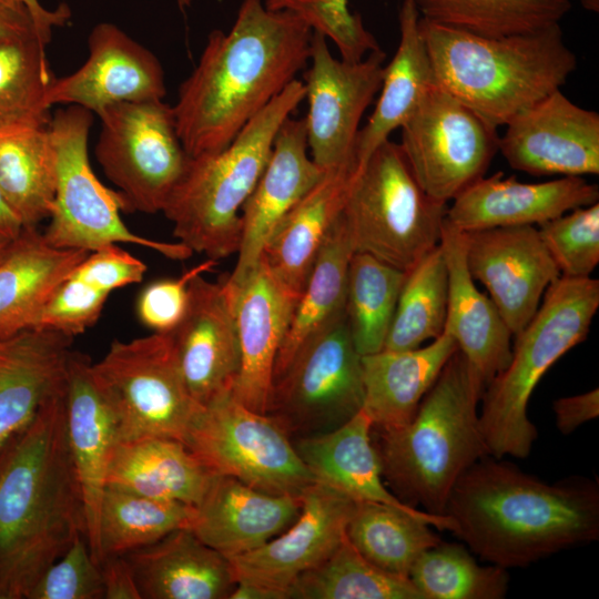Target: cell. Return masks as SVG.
<instances>
[{
  "mask_svg": "<svg viewBox=\"0 0 599 599\" xmlns=\"http://www.w3.org/2000/svg\"><path fill=\"white\" fill-rule=\"evenodd\" d=\"M420 13L412 0H404L398 13L399 43L385 65L380 95L366 125L359 130L356 155L365 164L393 131L413 114L435 84L425 41L419 29Z\"/></svg>",
  "mask_w": 599,
  "mask_h": 599,
  "instance_id": "cell-34",
  "label": "cell"
},
{
  "mask_svg": "<svg viewBox=\"0 0 599 599\" xmlns=\"http://www.w3.org/2000/svg\"><path fill=\"white\" fill-rule=\"evenodd\" d=\"M458 346L446 331L429 344L409 351H380L362 356L363 410L374 429L408 424L424 396Z\"/></svg>",
  "mask_w": 599,
  "mask_h": 599,
  "instance_id": "cell-30",
  "label": "cell"
},
{
  "mask_svg": "<svg viewBox=\"0 0 599 599\" xmlns=\"http://www.w3.org/2000/svg\"><path fill=\"white\" fill-rule=\"evenodd\" d=\"M13 240L14 238H10V237H8V236H6L3 234H0V262L6 256V254L9 251Z\"/></svg>",
  "mask_w": 599,
  "mask_h": 599,
  "instance_id": "cell-57",
  "label": "cell"
},
{
  "mask_svg": "<svg viewBox=\"0 0 599 599\" xmlns=\"http://www.w3.org/2000/svg\"><path fill=\"white\" fill-rule=\"evenodd\" d=\"M72 341L37 328L0 336V447L67 386Z\"/></svg>",
  "mask_w": 599,
  "mask_h": 599,
  "instance_id": "cell-27",
  "label": "cell"
},
{
  "mask_svg": "<svg viewBox=\"0 0 599 599\" xmlns=\"http://www.w3.org/2000/svg\"><path fill=\"white\" fill-rule=\"evenodd\" d=\"M422 599L408 577L368 561L347 536L319 565L302 573L287 599Z\"/></svg>",
  "mask_w": 599,
  "mask_h": 599,
  "instance_id": "cell-41",
  "label": "cell"
},
{
  "mask_svg": "<svg viewBox=\"0 0 599 599\" xmlns=\"http://www.w3.org/2000/svg\"><path fill=\"white\" fill-rule=\"evenodd\" d=\"M419 29L435 83L496 130L559 90L577 69L559 23L487 38L420 17Z\"/></svg>",
  "mask_w": 599,
  "mask_h": 599,
  "instance_id": "cell-4",
  "label": "cell"
},
{
  "mask_svg": "<svg viewBox=\"0 0 599 599\" xmlns=\"http://www.w3.org/2000/svg\"><path fill=\"white\" fill-rule=\"evenodd\" d=\"M27 599H104L101 569L84 534L43 571Z\"/></svg>",
  "mask_w": 599,
  "mask_h": 599,
  "instance_id": "cell-47",
  "label": "cell"
},
{
  "mask_svg": "<svg viewBox=\"0 0 599 599\" xmlns=\"http://www.w3.org/2000/svg\"><path fill=\"white\" fill-rule=\"evenodd\" d=\"M92 113L78 105L58 110L50 121L57 154V181L47 241L62 248L94 251L109 244H135L172 260L193 252L181 242L170 243L133 233L122 221L128 204L120 192L103 185L88 153Z\"/></svg>",
  "mask_w": 599,
  "mask_h": 599,
  "instance_id": "cell-9",
  "label": "cell"
},
{
  "mask_svg": "<svg viewBox=\"0 0 599 599\" xmlns=\"http://www.w3.org/2000/svg\"><path fill=\"white\" fill-rule=\"evenodd\" d=\"M599 307V281L560 276L529 323L515 335L508 365L486 386L480 427L490 456L527 457L538 436L528 402L545 373L587 338Z\"/></svg>",
  "mask_w": 599,
  "mask_h": 599,
  "instance_id": "cell-7",
  "label": "cell"
},
{
  "mask_svg": "<svg viewBox=\"0 0 599 599\" xmlns=\"http://www.w3.org/2000/svg\"><path fill=\"white\" fill-rule=\"evenodd\" d=\"M124 556L142 599H229L237 582L230 560L187 528Z\"/></svg>",
  "mask_w": 599,
  "mask_h": 599,
  "instance_id": "cell-29",
  "label": "cell"
},
{
  "mask_svg": "<svg viewBox=\"0 0 599 599\" xmlns=\"http://www.w3.org/2000/svg\"><path fill=\"white\" fill-rule=\"evenodd\" d=\"M447 207L424 192L399 144L387 140L366 161L342 216L355 252L407 272L439 245Z\"/></svg>",
  "mask_w": 599,
  "mask_h": 599,
  "instance_id": "cell-8",
  "label": "cell"
},
{
  "mask_svg": "<svg viewBox=\"0 0 599 599\" xmlns=\"http://www.w3.org/2000/svg\"><path fill=\"white\" fill-rule=\"evenodd\" d=\"M185 445L214 475L271 495L301 497L316 481L284 430L232 393L203 407Z\"/></svg>",
  "mask_w": 599,
  "mask_h": 599,
  "instance_id": "cell-11",
  "label": "cell"
},
{
  "mask_svg": "<svg viewBox=\"0 0 599 599\" xmlns=\"http://www.w3.org/2000/svg\"><path fill=\"white\" fill-rule=\"evenodd\" d=\"M372 420L363 410L342 426L292 440L315 480L354 501L385 504L409 512L422 509L398 499L386 486L372 438Z\"/></svg>",
  "mask_w": 599,
  "mask_h": 599,
  "instance_id": "cell-31",
  "label": "cell"
},
{
  "mask_svg": "<svg viewBox=\"0 0 599 599\" xmlns=\"http://www.w3.org/2000/svg\"><path fill=\"white\" fill-rule=\"evenodd\" d=\"M88 44V60L75 72L54 79L47 97L50 106L78 105L99 115L121 102L163 100L160 61L115 24H97Z\"/></svg>",
  "mask_w": 599,
  "mask_h": 599,
  "instance_id": "cell-20",
  "label": "cell"
},
{
  "mask_svg": "<svg viewBox=\"0 0 599 599\" xmlns=\"http://www.w3.org/2000/svg\"><path fill=\"white\" fill-rule=\"evenodd\" d=\"M146 270L144 262L119 244H109L91 251L71 275L110 294L123 286L140 283Z\"/></svg>",
  "mask_w": 599,
  "mask_h": 599,
  "instance_id": "cell-50",
  "label": "cell"
},
{
  "mask_svg": "<svg viewBox=\"0 0 599 599\" xmlns=\"http://www.w3.org/2000/svg\"><path fill=\"white\" fill-rule=\"evenodd\" d=\"M65 390L0 447V599H27L43 571L85 535Z\"/></svg>",
  "mask_w": 599,
  "mask_h": 599,
  "instance_id": "cell-2",
  "label": "cell"
},
{
  "mask_svg": "<svg viewBox=\"0 0 599 599\" xmlns=\"http://www.w3.org/2000/svg\"><path fill=\"white\" fill-rule=\"evenodd\" d=\"M30 30L38 31L27 4L22 0H0V39Z\"/></svg>",
  "mask_w": 599,
  "mask_h": 599,
  "instance_id": "cell-53",
  "label": "cell"
},
{
  "mask_svg": "<svg viewBox=\"0 0 599 599\" xmlns=\"http://www.w3.org/2000/svg\"><path fill=\"white\" fill-rule=\"evenodd\" d=\"M224 285L233 303L241 356L232 395L265 415L275 361L298 296L283 286L262 260L242 285Z\"/></svg>",
  "mask_w": 599,
  "mask_h": 599,
  "instance_id": "cell-22",
  "label": "cell"
},
{
  "mask_svg": "<svg viewBox=\"0 0 599 599\" xmlns=\"http://www.w3.org/2000/svg\"><path fill=\"white\" fill-rule=\"evenodd\" d=\"M23 227L21 220L10 207L0 190V234L16 238Z\"/></svg>",
  "mask_w": 599,
  "mask_h": 599,
  "instance_id": "cell-55",
  "label": "cell"
},
{
  "mask_svg": "<svg viewBox=\"0 0 599 599\" xmlns=\"http://www.w3.org/2000/svg\"><path fill=\"white\" fill-rule=\"evenodd\" d=\"M448 272L440 245L427 253L406 276L398 296L385 351H409L445 331Z\"/></svg>",
  "mask_w": 599,
  "mask_h": 599,
  "instance_id": "cell-43",
  "label": "cell"
},
{
  "mask_svg": "<svg viewBox=\"0 0 599 599\" xmlns=\"http://www.w3.org/2000/svg\"><path fill=\"white\" fill-rule=\"evenodd\" d=\"M298 518L256 549L230 558L236 581L287 599L292 583L325 560L346 536L355 501L315 481L301 496Z\"/></svg>",
  "mask_w": 599,
  "mask_h": 599,
  "instance_id": "cell-18",
  "label": "cell"
},
{
  "mask_svg": "<svg viewBox=\"0 0 599 599\" xmlns=\"http://www.w3.org/2000/svg\"><path fill=\"white\" fill-rule=\"evenodd\" d=\"M430 527L453 534L456 530L448 515L409 512L385 504L355 501L346 536L376 567L408 577L419 556L441 541Z\"/></svg>",
  "mask_w": 599,
  "mask_h": 599,
  "instance_id": "cell-36",
  "label": "cell"
},
{
  "mask_svg": "<svg viewBox=\"0 0 599 599\" xmlns=\"http://www.w3.org/2000/svg\"><path fill=\"white\" fill-rule=\"evenodd\" d=\"M313 30L296 14L243 0L225 33H210L173 106L189 156L224 149L277 97L311 57Z\"/></svg>",
  "mask_w": 599,
  "mask_h": 599,
  "instance_id": "cell-1",
  "label": "cell"
},
{
  "mask_svg": "<svg viewBox=\"0 0 599 599\" xmlns=\"http://www.w3.org/2000/svg\"><path fill=\"white\" fill-rule=\"evenodd\" d=\"M229 599H281L271 590L247 582L237 581Z\"/></svg>",
  "mask_w": 599,
  "mask_h": 599,
  "instance_id": "cell-56",
  "label": "cell"
},
{
  "mask_svg": "<svg viewBox=\"0 0 599 599\" xmlns=\"http://www.w3.org/2000/svg\"><path fill=\"white\" fill-rule=\"evenodd\" d=\"M264 6L300 17L314 32L332 40L343 60L359 61L380 49L361 16L348 9V0H264Z\"/></svg>",
  "mask_w": 599,
  "mask_h": 599,
  "instance_id": "cell-46",
  "label": "cell"
},
{
  "mask_svg": "<svg viewBox=\"0 0 599 599\" xmlns=\"http://www.w3.org/2000/svg\"><path fill=\"white\" fill-rule=\"evenodd\" d=\"M89 253L57 247L37 226L23 227L0 262V336L31 328L55 288Z\"/></svg>",
  "mask_w": 599,
  "mask_h": 599,
  "instance_id": "cell-32",
  "label": "cell"
},
{
  "mask_svg": "<svg viewBox=\"0 0 599 599\" xmlns=\"http://www.w3.org/2000/svg\"><path fill=\"white\" fill-rule=\"evenodd\" d=\"M170 336L186 387L201 406L232 393L241 356L223 280L211 282L201 274L191 281L185 313Z\"/></svg>",
  "mask_w": 599,
  "mask_h": 599,
  "instance_id": "cell-19",
  "label": "cell"
},
{
  "mask_svg": "<svg viewBox=\"0 0 599 599\" xmlns=\"http://www.w3.org/2000/svg\"><path fill=\"white\" fill-rule=\"evenodd\" d=\"M91 366L87 355L72 351L67 377L65 420L69 446L82 494L85 538L94 561L100 566V504L119 436L115 416L94 379Z\"/></svg>",
  "mask_w": 599,
  "mask_h": 599,
  "instance_id": "cell-24",
  "label": "cell"
},
{
  "mask_svg": "<svg viewBox=\"0 0 599 599\" xmlns=\"http://www.w3.org/2000/svg\"><path fill=\"white\" fill-rule=\"evenodd\" d=\"M194 507L105 486L99 511L100 564L108 556L125 555L170 532L189 528Z\"/></svg>",
  "mask_w": 599,
  "mask_h": 599,
  "instance_id": "cell-39",
  "label": "cell"
},
{
  "mask_svg": "<svg viewBox=\"0 0 599 599\" xmlns=\"http://www.w3.org/2000/svg\"><path fill=\"white\" fill-rule=\"evenodd\" d=\"M55 181L57 154L49 125L0 134V190L24 227L50 217Z\"/></svg>",
  "mask_w": 599,
  "mask_h": 599,
  "instance_id": "cell-37",
  "label": "cell"
},
{
  "mask_svg": "<svg viewBox=\"0 0 599 599\" xmlns=\"http://www.w3.org/2000/svg\"><path fill=\"white\" fill-rule=\"evenodd\" d=\"M354 253L351 235L341 213L329 229L306 285L298 296L275 361L273 382L284 373L305 345L345 318L347 272Z\"/></svg>",
  "mask_w": 599,
  "mask_h": 599,
  "instance_id": "cell-35",
  "label": "cell"
},
{
  "mask_svg": "<svg viewBox=\"0 0 599 599\" xmlns=\"http://www.w3.org/2000/svg\"><path fill=\"white\" fill-rule=\"evenodd\" d=\"M485 456L457 480L446 515L481 559L526 567L599 538V487L585 477L548 484L516 465Z\"/></svg>",
  "mask_w": 599,
  "mask_h": 599,
  "instance_id": "cell-3",
  "label": "cell"
},
{
  "mask_svg": "<svg viewBox=\"0 0 599 599\" xmlns=\"http://www.w3.org/2000/svg\"><path fill=\"white\" fill-rule=\"evenodd\" d=\"M301 497L271 495L236 478L215 475L194 506L187 529L227 559L256 549L300 516Z\"/></svg>",
  "mask_w": 599,
  "mask_h": 599,
  "instance_id": "cell-25",
  "label": "cell"
},
{
  "mask_svg": "<svg viewBox=\"0 0 599 599\" xmlns=\"http://www.w3.org/2000/svg\"><path fill=\"white\" fill-rule=\"evenodd\" d=\"M560 276L590 277L599 263V203L573 209L538 225Z\"/></svg>",
  "mask_w": 599,
  "mask_h": 599,
  "instance_id": "cell-45",
  "label": "cell"
},
{
  "mask_svg": "<svg viewBox=\"0 0 599 599\" xmlns=\"http://www.w3.org/2000/svg\"><path fill=\"white\" fill-rule=\"evenodd\" d=\"M91 368L115 416L119 441L166 437L185 444L203 406L186 387L170 333L114 341Z\"/></svg>",
  "mask_w": 599,
  "mask_h": 599,
  "instance_id": "cell-10",
  "label": "cell"
},
{
  "mask_svg": "<svg viewBox=\"0 0 599 599\" xmlns=\"http://www.w3.org/2000/svg\"><path fill=\"white\" fill-rule=\"evenodd\" d=\"M100 569L104 599H142L134 571L124 555L105 557Z\"/></svg>",
  "mask_w": 599,
  "mask_h": 599,
  "instance_id": "cell-52",
  "label": "cell"
},
{
  "mask_svg": "<svg viewBox=\"0 0 599 599\" xmlns=\"http://www.w3.org/2000/svg\"><path fill=\"white\" fill-rule=\"evenodd\" d=\"M408 578L422 599H501L509 583L506 568L480 566L465 546L443 541L419 556Z\"/></svg>",
  "mask_w": 599,
  "mask_h": 599,
  "instance_id": "cell-44",
  "label": "cell"
},
{
  "mask_svg": "<svg viewBox=\"0 0 599 599\" xmlns=\"http://www.w3.org/2000/svg\"><path fill=\"white\" fill-rule=\"evenodd\" d=\"M363 405L362 356L343 318L305 345L273 382L265 415L294 440L342 426Z\"/></svg>",
  "mask_w": 599,
  "mask_h": 599,
  "instance_id": "cell-13",
  "label": "cell"
},
{
  "mask_svg": "<svg viewBox=\"0 0 599 599\" xmlns=\"http://www.w3.org/2000/svg\"><path fill=\"white\" fill-rule=\"evenodd\" d=\"M420 17L476 35L500 38L557 24L570 0H412Z\"/></svg>",
  "mask_w": 599,
  "mask_h": 599,
  "instance_id": "cell-40",
  "label": "cell"
},
{
  "mask_svg": "<svg viewBox=\"0 0 599 599\" xmlns=\"http://www.w3.org/2000/svg\"><path fill=\"white\" fill-rule=\"evenodd\" d=\"M510 167L531 175L599 173V114L556 90L515 115L498 138Z\"/></svg>",
  "mask_w": 599,
  "mask_h": 599,
  "instance_id": "cell-16",
  "label": "cell"
},
{
  "mask_svg": "<svg viewBox=\"0 0 599 599\" xmlns=\"http://www.w3.org/2000/svg\"><path fill=\"white\" fill-rule=\"evenodd\" d=\"M484 390L457 349L408 424L372 428L384 481L398 499L433 515H446L460 476L490 456L477 412Z\"/></svg>",
  "mask_w": 599,
  "mask_h": 599,
  "instance_id": "cell-5",
  "label": "cell"
},
{
  "mask_svg": "<svg viewBox=\"0 0 599 599\" xmlns=\"http://www.w3.org/2000/svg\"><path fill=\"white\" fill-rule=\"evenodd\" d=\"M216 264L215 260L207 258L176 278L159 280L145 286L136 302L140 322L156 333L173 331L185 313L191 281L212 271Z\"/></svg>",
  "mask_w": 599,
  "mask_h": 599,
  "instance_id": "cell-49",
  "label": "cell"
},
{
  "mask_svg": "<svg viewBox=\"0 0 599 599\" xmlns=\"http://www.w3.org/2000/svg\"><path fill=\"white\" fill-rule=\"evenodd\" d=\"M326 169L308 155L305 119L281 125L266 166L242 209V236L233 272L224 276L236 288L258 265L265 244L280 223L319 181Z\"/></svg>",
  "mask_w": 599,
  "mask_h": 599,
  "instance_id": "cell-21",
  "label": "cell"
},
{
  "mask_svg": "<svg viewBox=\"0 0 599 599\" xmlns=\"http://www.w3.org/2000/svg\"><path fill=\"white\" fill-rule=\"evenodd\" d=\"M98 116L95 156L105 176L124 196L129 211L162 212L190 159L173 106L163 100L121 102Z\"/></svg>",
  "mask_w": 599,
  "mask_h": 599,
  "instance_id": "cell-12",
  "label": "cell"
},
{
  "mask_svg": "<svg viewBox=\"0 0 599 599\" xmlns=\"http://www.w3.org/2000/svg\"><path fill=\"white\" fill-rule=\"evenodd\" d=\"M304 99V83L295 79L224 149L190 156L162 211L179 242L215 261L237 253L243 205L266 166L281 125Z\"/></svg>",
  "mask_w": 599,
  "mask_h": 599,
  "instance_id": "cell-6",
  "label": "cell"
},
{
  "mask_svg": "<svg viewBox=\"0 0 599 599\" xmlns=\"http://www.w3.org/2000/svg\"><path fill=\"white\" fill-rule=\"evenodd\" d=\"M400 129L416 181L446 204L485 175L498 151L496 129L436 83Z\"/></svg>",
  "mask_w": 599,
  "mask_h": 599,
  "instance_id": "cell-14",
  "label": "cell"
},
{
  "mask_svg": "<svg viewBox=\"0 0 599 599\" xmlns=\"http://www.w3.org/2000/svg\"><path fill=\"white\" fill-rule=\"evenodd\" d=\"M109 295L70 275L49 297L31 328L74 337L95 324Z\"/></svg>",
  "mask_w": 599,
  "mask_h": 599,
  "instance_id": "cell-48",
  "label": "cell"
},
{
  "mask_svg": "<svg viewBox=\"0 0 599 599\" xmlns=\"http://www.w3.org/2000/svg\"><path fill=\"white\" fill-rule=\"evenodd\" d=\"M406 276L376 257L355 252L347 272L345 318L361 356L383 351Z\"/></svg>",
  "mask_w": 599,
  "mask_h": 599,
  "instance_id": "cell-42",
  "label": "cell"
},
{
  "mask_svg": "<svg viewBox=\"0 0 599 599\" xmlns=\"http://www.w3.org/2000/svg\"><path fill=\"white\" fill-rule=\"evenodd\" d=\"M214 476L184 443L141 437L116 443L105 486L194 507Z\"/></svg>",
  "mask_w": 599,
  "mask_h": 599,
  "instance_id": "cell-33",
  "label": "cell"
},
{
  "mask_svg": "<svg viewBox=\"0 0 599 599\" xmlns=\"http://www.w3.org/2000/svg\"><path fill=\"white\" fill-rule=\"evenodd\" d=\"M439 245L448 272L445 331L456 342L477 382L486 388L510 361L512 334L467 268L464 232L445 220Z\"/></svg>",
  "mask_w": 599,
  "mask_h": 599,
  "instance_id": "cell-26",
  "label": "cell"
},
{
  "mask_svg": "<svg viewBox=\"0 0 599 599\" xmlns=\"http://www.w3.org/2000/svg\"><path fill=\"white\" fill-rule=\"evenodd\" d=\"M552 409L558 430L568 435L582 424L598 418L599 389L557 398L552 403Z\"/></svg>",
  "mask_w": 599,
  "mask_h": 599,
  "instance_id": "cell-51",
  "label": "cell"
},
{
  "mask_svg": "<svg viewBox=\"0 0 599 599\" xmlns=\"http://www.w3.org/2000/svg\"><path fill=\"white\" fill-rule=\"evenodd\" d=\"M583 8L589 11L598 12L599 11V0H581Z\"/></svg>",
  "mask_w": 599,
  "mask_h": 599,
  "instance_id": "cell-58",
  "label": "cell"
},
{
  "mask_svg": "<svg viewBox=\"0 0 599 599\" xmlns=\"http://www.w3.org/2000/svg\"><path fill=\"white\" fill-rule=\"evenodd\" d=\"M385 59L382 49L355 62L334 58L327 39L313 31L311 65L303 82L308 102L304 119L311 158L319 166L358 160L359 123L380 90Z\"/></svg>",
  "mask_w": 599,
  "mask_h": 599,
  "instance_id": "cell-15",
  "label": "cell"
},
{
  "mask_svg": "<svg viewBox=\"0 0 599 599\" xmlns=\"http://www.w3.org/2000/svg\"><path fill=\"white\" fill-rule=\"evenodd\" d=\"M464 236L467 268L486 287L514 337L560 277L559 270L534 225L491 227Z\"/></svg>",
  "mask_w": 599,
  "mask_h": 599,
  "instance_id": "cell-17",
  "label": "cell"
},
{
  "mask_svg": "<svg viewBox=\"0 0 599 599\" xmlns=\"http://www.w3.org/2000/svg\"><path fill=\"white\" fill-rule=\"evenodd\" d=\"M47 44L37 30L0 39V134L49 125Z\"/></svg>",
  "mask_w": 599,
  "mask_h": 599,
  "instance_id": "cell-38",
  "label": "cell"
},
{
  "mask_svg": "<svg viewBox=\"0 0 599 599\" xmlns=\"http://www.w3.org/2000/svg\"><path fill=\"white\" fill-rule=\"evenodd\" d=\"M180 6H186L190 3L191 0H177Z\"/></svg>",
  "mask_w": 599,
  "mask_h": 599,
  "instance_id": "cell-59",
  "label": "cell"
},
{
  "mask_svg": "<svg viewBox=\"0 0 599 599\" xmlns=\"http://www.w3.org/2000/svg\"><path fill=\"white\" fill-rule=\"evenodd\" d=\"M599 189L582 176L524 183L501 171L481 176L447 207L446 220L460 232L540 225L573 209L597 203Z\"/></svg>",
  "mask_w": 599,
  "mask_h": 599,
  "instance_id": "cell-23",
  "label": "cell"
},
{
  "mask_svg": "<svg viewBox=\"0 0 599 599\" xmlns=\"http://www.w3.org/2000/svg\"><path fill=\"white\" fill-rule=\"evenodd\" d=\"M364 165L352 160L326 169L265 244L261 260L294 295L303 292L322 244Z\"/></svg>",
  "mask_w": 599,
  "mask_h": 599,
  "instance_id": "cell-28",
  "label": "cell"
},
{
  "mask_svg": "<svg viewBox=\"0 0 599 599\" xmlns=\"http://www.w3.org/2000/svg\"><path fill=\"white\" fill-rule=\"evenodd\" d=\"M22 1L29 8L37 29L47 43L51 40L52 29L65 24L71 16V11L67 4H61L55 10H47L38 0Z\"/></svg>",
  "mask_w": 599,
  "mask_h": 599,
  "instance_id": "cell-54",
  "label": "cell"
}]
</instances>
